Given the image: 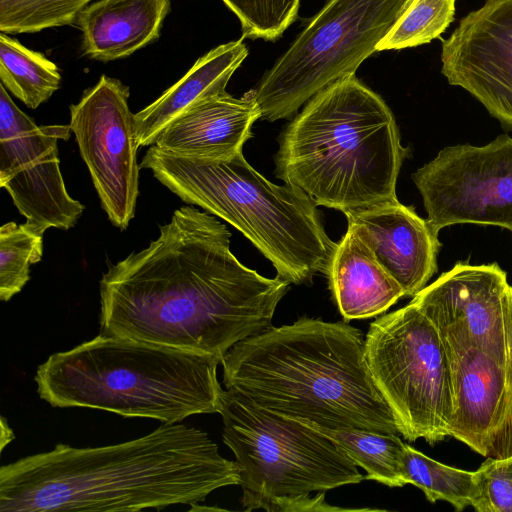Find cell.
<instances>
[{
  "label": "cell",
  "instance_id": "6da1fadb",
  "mask_svg": "<svg viewBox=\"0 0 512 512\" xmlns=\"http://www.w3.org/2000/svg\"><path fill=\"white\" fill-rule=\"evenodd\" d=\"M230 232L192 205L100 280V334L212 354L272 326L290 282L244 266Z\"/></svg>",
  "mask_w": 512,
  "mask_h": 512
},
{
  "label": "cell",
  "instance_id": "7a4b0ae2",
  "mask_svg": "<svg viewBox=\"0 0 512 512\" xmlns=\"http://www.w3.org/2000/svg\"><path fill=\"white\" fill-rule=\"evenodd\" d=\"M239 468L209 435L162 423L130 441L77 448L57 444L0 468L1 512L140 511L194 506L239 485Z\"/></svg>",
  "mask_w": 512,
  "mask_h": 512
},
{
  "label": "cell",
  "instance_id": "3957f363",
  "mask_svg": "<svg viewBox=\"0 0 512 512\" xmlns=\"http://www.w3.org/2000/svg\"><path fill=\"white\" fill-rule=\"evenodd\" d=\"M223 384L281 416L323 427L399 434L347 321L302 317L236 343L224 355Z\"/></svg>",
  "mask_w": 512,
  "mask_h": 512
},
{
  "label": "cell",
  "instance_id": "277c9868",
  "mask_svg": "<svg viewBox=\"0 0 512 512\" xmlns=\"http://www.w3.org/2000/svg\"><path fill=\"white\" fill-rule=\"evenodd\" d=\"M385 101L355 74L314 95L279 137L275 175L345 213L397 199L408 150Z\"/></svg>",
  "mask_w": 512,
  "mask_h": 512
},
{
  "label": "cell",
  "instance_id": "5b68a950",
  "mask_svg": "<svg viewBox=\"0 0 512 512\" xmlns=\"http://www.w3.org/2000/svg\"><path fill=\"white\" fill-rule=\"evenodd\" d=\"M219 364L221 359L212 354L99 334L50 355L34 381L40 398L52 407L173 424L220 412Z\"/></svg>",
  "mask_w": 512,
  "mask_h": 512
},
{
  "label": "cell",
  "instance_id": "8992f818",
  "mask_svg": "<svg viewBox=\"0 0 512 512\" xmlns=\"http://www.w3.org/2000/svg\"><path fill=\"white\" fill-rule=\"evenodd\" d=\"M140 168L190 205L239 230L291 284L327 275L337 243L327 235L315 202L292 185H276L240 152L226 159L176 155L155 144Z\"/></svg>",
  "mask_w": 512,
  "mask_h": 512
},
{
  "label": "cell",
  "instance_id": "52a82bcc",
  "mask_svg": "<svg viewBox=\"0 0 512 512\" xmlns=\"http://www.w3.org/2000/svg\"><path fill=\"white\" fill-rule=\"evenodd\" d=\"M222 438L239 468L246 511L331 510L325 492L356 484L358 466L327 436L224 390Z\"/></svg>",
  "mask_w": 512,
  "mask_h": 512
},
{
  "label": "cell",
  "instance_id": "ba28073f",
  "mask_svg": "<svg viewBox=\"0 0 512 512\" xmlns=\"http://www.w3.org/2000/svg\"><path fill=\"white\" fill-rule=\"evenodd\" d=\"M410 0H328L254 89L262 119L293 116L377 51Z\"/></svg>",
  "mask_w": 512,
  "mask_h": 512
},
{
  "label": "cell",
  "instance_id": "9c48e42d",
  "mask_svg": "<svg viewBox=\"0 0 512 512\" xmlns=\"http://www.w3.org/2000/svg\"><path fill=\"white\" fill-rule=\"evenodd\" d=\"M365 357L400 435L434 445L449 436L453 387L446 347L414 302L370 324Z\"/></svg>",
  "mask_w": 512,
  "mask_h": 512
},
{
  "label": "cell",
  "instance_id": "30bf717a",
  "mask_svg": "<svg viewBox=\"0 0 512 512\" xmlns=\"http://www.w3.org/2000/svg\"><path fill=\"white\" fill-rule=\"evenodd\" d=\"M436 230L460 223L512 232V137L449 146L412 174Z\"/></svg>",
  "mask_w": 512,
  "mask_h": 512
},
{
  "label": "cell",
  "instance_id": "8fae6325",
  "mask_svg": "<svg viewBox=\"0 0 512 512\" xmlns=\"http://www.w3.org/2000/svg\"><path fill=\"white\" fill-rule=\"evenodd\" d=\"M128 98L126 85L102 75L70 106L69 124L101 206L121 230L134 217L139 194V146Z\"/></svg>",
  "mask_w": 512,
  "mask_h": 512
},
{
  "label": "cell",
  "instance_id": "7c38bea8",
  "mask_svg": "<svg viewBox=\"0 0 512 512\" xmlns=\"http://www.w3.org/2000/svg\"><path fill=\"white\" fill-rule=\"evenodd\" d=\"M70 125L38 126L0 86V186L26 221L45 232L68 230L84 206L66 190L58 141L68 140Z\"/></svg>",
  "mask_w": 512,
  "mask_h": 512
},
{
  "label": "cell",
  "instance_id": "4fadbf2b",
  "mask_svg": "<svg viewBox=\"0 0 512 512\" xmlns=\"http://www.w3.org/2000/svg\"><path fill=\"white\" fill-rule=\"evenodd\" d=\"M412 301L446 348H474L512 361V285L497 263H457Z\"/></svg>",
  "mask_w": 512,
  "mask_h": 512
},
{
  "label": "cell",
  "instance_id": "5bb4252c",
  "mask_svg": "<svg viewBox=\"0 0 512 512\" xmlns=\"http://www.w3.org/2000/svg\"><path fill=\"white\" fill-rule=\"evenodd\" d=\"M441 72L512 129V0H486L442 42Z\"/></svg>",
  "mask_w": 512,
  "mask_h": 512
},
{
  "label": "cell",
  "instance_id": "9a60e30c",
  "mask_svg": "<svg viewBox=\"0 0 512 512\" xmlns=\"http://www.w3.org/2000/svg\"><path fill=\"white\" fill-rule=\"evenodd\" d=\"M453 411L449 437L486 458L512 455V361L474 348H446Z\"/></svg>",
  "mask_w": 512,
  "mask_h": 512
},
{
  "label": "cell",
  "instance_id": "2e32d148",
  "mask_svg": "<svg viewBox=\"0 0 512 512\" xmlns=\"http://www.w3.org/2000/svg\"><path fill=\"white\" fill-rule=\"evenodd\" d=\"M381 265L414 297L437 271L438 231L398 199L344 213Z\"/></svg>",
  "mask_w": 512,
  "mask_h": 512
},
{
  "label": "cell",
  "instance_id": "e0dca14e",
  "mask_svg": "<svg viewBox=\"0 0 512 512\" xmlns=\"http://www.w3.org/2000/svg\"><path fill=\"white\" fill-rule=\"evenodd\" d=\"M262 117L254 90L241 98L227 92L207 98L173 119L155 145L170 153L198 159H226L240 152Z\"/></svg>",
  "mask_w": 512,
  "mask_h": 512
},
{
  "label": "cell",
  "instance_id": "ac0fdd59",
  "mask_svg": "<svg viewBox=\"0 0 512 512\" xmlns=\"http://www.w3.org/2000/svg\"><path fill=\"white\" fill-rule=\"evenodd\" d=\"M326 276L345 321L380 315L405 296L401 285L351 225L337 243Z\"/></svg>",
  "mask_w": 512,
  "mask_h": 512
},
{
  "label": "cell",
  "instance_id": "d6986e66",
  "mask_svg": "<svg viewBox=\"0 0 512 512\" xmlns=\"http://www.w3.org/2000/svg\"><path fill=\"white\" fill-rule=\"evenodd\" d=\"M170 0H98L79 15L83 52L112 61L130 56L160 36Z\"/></svg>",
  "mask_w": 512,
  "mask_h": 512
},
{
  "label": "cell",
  "instance_id": "ffe728a7",
  "mask_svg": "<svg viewBox=\"0 0 512 512\" xmlns=\"http://www.w3.org/2000/svg\"><path fill=\"white\" fill-rule=\"evenodd\" d=\"M247 55L241 38L222 44L199 58L180 80L135 114L138 146L154 144L173 119L199 102L226 92L231 76Z\"/></svg>",
  "mask_w": 512,
  "mask_h": 512
},
{
  "label": "cell",
  "instance_id": "44dd1931",
  "mask_svg": "<svg viewBox=\"0 0 512 512\" xmlns=\"http://www.w3.org/2000/svg\"><path fill=\"white\" fill-rule=\"evenodd\" d=\"M298 421V420H297ZM330 438L367 475L389 487H403L402 464L406 443L399 434L354 427L328 428L300 421Z\"/></svg>",
  "mask_w": 512,
  "mask_h": 512
},
{
  "label": "cell",
  "instance_id": "7402d4cb",
  "mask_svg": "<svg viewBox=\"0 0 512 512\" xmlns=\"http://www.w3.org/2000/svg\"><path fill=\"white\" fill-rule=\"evenodd\" d=\"M0 79L7 90L32 109L47 101L61 83L55 63L5 33L0 34Z\"/></svg>",
  "mask_w": 512,
  "mask_h": 512
},
{
  "label": "cell",
  "instance_id": "603a6c76",
  "mask_svg": "<svg viewBox=\"0 0 512 512\" xmlns=\"http://www.w3.org/2000/svg\"><path fill=\"white\" fill-rule=\"evenodd\" d=\"M402 473L406 484L422 490L431 503L444 500L458 512L471 506L474 471L450 467L406 444Z\"/></svg>",
  "mask_w": 512,
  "mask_h": 512
},
{
  "label": "cell",
  "instance_id": "cb8c5ba5",
  "mask_svg": "<svg viewBox=\"0 0 512 512\" xmlns=\"http://www.w3.org/2000/svg\"><path fill=\"white\" fill-rule=\"evenodd\" d=\"M44 232L25 222L0 228V300L9 301L30 279V265L42 259Z\"/></svg>",
  "mask_w": 512,
  "mask_h": 512
},
{
  "label": "cell",
  "instance_id": "d4e9b609",
  "mask_svg": "<svg viewBox=\"0 0 512 512\" xmlns=\"http://www.w3.org/2000/svg\"><path fill=\"white\" fill-rule=\"evenodd\" d=\"M456 0H410L377 51L416 47L438 38L452 23Z\"/></svg>",
  "mask_w": 512,
  "mask_h": 512
},
{
  "label": "cell",
  "instance_id": "484cf974",
  "mask_svg": "<svg viewBox=\"0 0 512 512\" xmlns=\"http://www.w3.org/2000/svg\"><path fill=\"white\" fill-rule=\"evenodd\" d=\"M93 0H0V32L35 33L77 23Z\"/></svg>",
  "mask_w": 512,
  "mask_h": 512
},
{
  "label": "cell",
  "instance_id": "4316f807",
  "mask_svg": "<svg viewBox=\"0 0 512 512\" xmlns=\"http://www.w3.org/2000/svg\"><path fill=\"white\" fill-rule=\"evenodd\" d=\"M238 17L243 38L275 41L296 20L300 0H222Z\"/></svg>",
  "mask_w": 512,
  "mask_h": 512
},
{
  "label": "cell",
  "instance_id": "83f0119b",
  "mask_svg": "<svg viewBox=\"0 0 512 512\" xmlns=\"http://www.w3.org/2000/svg\"><path fill=\"white\" fill-rule=\"evenodd\" d=\"M471 506L478 512H512V455L486 458L474 471Z\"/></svg>",
  "mask_w": 512,
  "mask_h": 512
},
{
  "label": "cell",
  "instance_id": "f1b7e54d",
  "mask_svg": "<svg viewBox=\"0 0 512 512\" xmlns=\"http://www.w3.org/2000/svg\"><path fill=\"white\" fill-rule=\"evenodd\" d=\"M1 431V448L3 449L5 444L9 443L14 438L13 431L5 422L4 417L1 418Z\"/></svg>",
  "mask_w": 512,
  "mask_h": 512
}]
</instances>
